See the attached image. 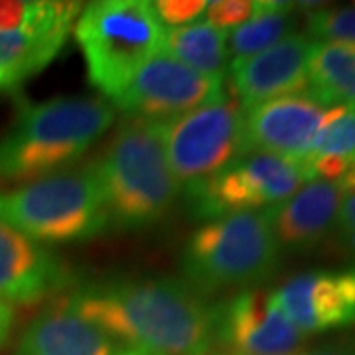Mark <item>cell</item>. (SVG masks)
Wrapping results in <instances>:
<instances>
[{
    "label": "cell",
    "instance_id": "cell-18",
    "mask_svg": "<svg viewBox=\"0 0 355 355\" xmlns=\"http://www.w3.org/2000/svg\"><path fill=\"white\" fill-rule=\"evenodd\" d=\"M162 51L198 73L225 79L229 60L227 32L209 22H193L164 30Z\"/></svg>",
    "mask_w": 355,
    "mask_h": 355
},
{
    "label": "cell",
    "instance_id": "cell-29",
    "mask_svg": "<svg viewBox=\"0 0 355 355\" xmlns=\"http://www.w3.org/2000/svg\"><path fill=\"white\" fill-rule=\"evenodd\" d=\"M24 81L18 76H14L10 71L0 69V91H10V89H18Z\"/></svg>",
    "mask_w": 355,
    "mask_h": 355
},
{
    "label": "cell",
    "instance_id": "cell-10",
    "mask_svg": "<svg viewBox=\"0 0 355 355\" xmlns=\"http://www.w3.org/2000/svg\"><path fill=\"white\" fill-rule=\"evenodd\" d=\"M214 310L216 343L231 355H302L308 336L277 304L272 291L233 292Z\"/></svg>",
    "mask_w": 355,
    "mask_h": 355
},
{
    "label": "cell",
    "instance_id": "cell-1",
    "mask_svg": "<svg viewBox=\"0 0 355 355\" xmlns=\"http://www.w3.org/2000/svg\"><path fill=\"white\" fill-rule=\"evenodd\" d=\"M65 302L114 342L160 355H207L214 310L186 280L168 277L89 282Z\"/></svg>",
    "mask_w": 355,
    "mask_h": 355
},
{
    "label": "cell",
    "instance_id": "cell-22",
    "mask_svg": "<svg viewBox=\"0 0 355 355\" xmlns=\"http://www.w3.org/2000/svg\"><path fill=\"white\" fill-rule=\"evenodd\" d=\"M306 36L318 42L355 44V4L347 8H318L306 14Z\"/></svg>",
    "mask_w": 355,
    "mask_h": 355
},
{
    "label": "cell",
    "instance_id": "cell-19",
    "mask_svg": "<svg viewBox=\"0 0 355 355\" xmlns=\"http://www.w3.org/2000/svg\"><path fill=\"white\" fill-rule=\"evenodd\" d=\"M310 93L330 105L355 107V44L314 42L308 62Z\"/></svg>",
    "mask_w": 355,
    "mask_h": 355
},
{
    "label": "cell",
    "instance_id": "cell-24",
    "mask_svg": "<svg viewBox=\"0 0 355 355\" xmlns=\"http://www.w3.org/2000/svg\"><path fill=\"white\" fill-rule=\"evenodd\" d=\"M154 14L162 28H182L198 22V18L205 14L207 2L203 0H156L150 2Z\"/></svg>",
    "mask_w": 355,
    "mask_h": 355
},
{
    "label": "cell",
    "instance_id": "cell-11",
    "mask_svg": "<svg viewBox=\"0 0 355 355\" xmlns=\"http://www.w3.org/2000/svg\"><path fill=\"white\" fill-rule=\"evenodd\" d=\"M345 109V105L324 103L310 91L254 105L245 111L247 153L277 154L306 170L320 130Z\"/></svg>",
    "mask_w": 355,
    "mask_h": 355
},
{
    "label": "cell",
    "instance_id": "cell-20",
    "mask_svg": "<svg viewBox=\"0 0 355 355\" xmlns=\"http://www.w3.org/2000/svg\"><path fill=\"white\" fill-rule=\"evenodd\" d=\"M294 12V2L257 0L253 16L227 34V50L233 62L253 58L292 36L296 30Z\"/></svg>",
    "mask_w": 355,
    "mask_h": 355
},
{
    "label": "cell",
    "instance_id": "cell-13",
    "mask_svg": "<svg viewBox=\"0 0 355 355\" xmlns=\"http://www.w3.org/2000/svg\"><path fill=\"white\" fill-rule=\"evenodd\" d=\"M314 40L292 34L253 58L231 62V95L243 109L310 89L308 62Z\"/></svg>",
    "mask_w": 355,
    "mask_h": 355
},
{
    "label": "cell",
    "instance_id": "cell-2",
    "mask_svg": "<svg viewBox=\"0 0 355 355\" xmlns=\"http://www.w3.org/2000/svg\"><path fill=\"white\" fill-rule=\"evenodd\" d=\"M116 111L99 97L24 103L0 137V182L28 184L73 168L113 127Z\"/></svg>",
    "mask_w": 355,
    "mask_h": 355
},
{
    "label": "cell",
    "instance_id": "cell-6",
    "mask_svg": "<svg viewBox=\"0 0 355 355\" xmlns=\"http://www.w3.org/2000/svg\"><path fill=\"white\" fill-rule=\"evenodd\" d=\"M73 36L89 83L113 101L140 67L162 51L164 28L146 0H97L83 4Z\"/></svg>",
    "mask_w": 355,
    "mask_h": 355
},
{
    "label": "cell",
    "instance_id": "cell-12",
    "mask_svg": "<svg viewBox=\"0 0 355 355\" xmlns=\"http://www.w3.org/2000/svg\"><path fill=\"white\" fill-rule=\"evenodd\" d=\"M272 294L284 316L306 336L355 326V265L300 272Z\"/></svg>",
    "mask_w": 355,
    "mask_h": 355
},
{
    "label": "cell",
    "instance_id": "cell-14",
    "mask_svg": "<svg viewBox=\"0 0 355 355\" xmlns=\"http://www.w3.org/2000/svg\"><path fill=\"white\" fill-rule=\"evenodd\" d=\"M64 259L20 231L0 223V298L8 304L42 302L71 284Z\"/></svg>",
    "mask_w": 355,
    "mask_h": 355
},
{
    "label": "cell",
    "instance_id": "cell-15",
    "mask_svg": "<svg viewBox=\"0 0 355 355\" xmlns=\"http://www.w3.org/2000/svg\"><path fill=\"white\" fill-rule=\"evenodd\" d=\"M81 10V2L38 0L28 24L16 30L0 28V69L22 81L46 69L64 50Z\"/></svg>",
    "mask_w": 355,
    "mask_h": 355
},
{
    "label": "cell",
    "instance_id": "cell-17",
    "mask_svg": "<svg viewBox=\"0 0 355 355\" xmlns=\"http://www.w3.org/2000/svg\"><path fill=\"white\" fill-rule=\"evenodd\" d=\"M116 349L111 336L79 316L62 298L26 326L14 355H113Z\"/></svg>",
    "mask_w": 355,
    "mask_h": 355
},
{
    "label": "cell",
    "instance_id": "cell-7",
    "mask_svg": "<svg viewBox=\"0 0 355 355\" xmlns=\"http://www.w3.org/2000/svg\"><path fill=\"white\" fill-rule=\"evenodd\" d=\"M166 158L180 191L188 198L247 153L245 109L235 97L160 123Z\"/></svg>",
    "mask_w": 355,
    "mask_h": 355
},
{
    "label": "cell",
    "instance_id": "cell-9",
    "mask_svg": "<svg viewBox=\"0 0 355 355\" xmlns=\"http://www.w3.org/2000/svg\"><path fill=\"white\" fill-rule=\"evenodd\" d=\"M223 97V79L198 73L160 51L140 67L111 105L125 116L166 123Z\"/></svg>",
    "mask_w": 355,
    "mask_h": 355
},
{
    "label": "cell",
    "instance_id": "cell-31",
    "mask_svg": "<svg viewBox=\"0 0 355 355\" xmlns=\"http://www.w3.org/2000/svg\"><path fill=\"white\" fill-rule=\"evenodd\" d=\"M113 355H160V354H154V352L142 349V347H132V345H127V347H119Z\"/></svg>",
    "mask_w": 355,
    "mask_h": 355
},
{
    "label": "cell",
    "instance_id": "cell-27",
    "mask_svg": "<svg viewBox=\"0 0 355 355\" xmlns=\"http://www.w3.org/2000/svg\"><path fill=\"white\" fill-rule=\"evenodd\" d=\"M355 227V190L345 191L342 200V207L338 214V223H336V231L338 229H354Z\"/></svg>",
    "mask_w": 355,
    "mask_h": 355
},
{
    "label": "cell",
    "instance_id": "cell-8",
    "mask_svg": "<svg viewBox=\"0 0 355 355\" xmlns=\"http://www.w3.org/2000/svg\"><path fill=\"white\" fill-rule=\"evenodd\" d=\"M310 182L304 166L277 154L249 150L209 178L188 196L191 216L198 219L261 211L286 202Z\"/></svg>",
    "mask_w": 355,
    "mask_h": 355
},
{
    "label": "cell",
    "instance_id": "cell-3",
    "mask_svg": "<svg viewBox=\"0 0 355 355\" xmlns=\"http://www.w3.org/2000/svg\"><path fill=\"white\" fill-rule=\"evenodd\" d=\"M93 166L109 229L150 227L172 211L180 196L160 123L125 116Z\"/></svg>",
    "mask_w": 355,
    "mask_h": 355
},
{
    "label": "cell",
    "instance_id": "cell-23",
    "mask_svg": "<svg viewBox=\"0 0 355 355\" xmlns=\"http://www.w3.org/2000/svg\"><path fill=\"white\" fill-rule=\"evenodd\" d=\"M257 10V0H214L207 2L205 16L207 22L227 32L245 24Z\"/></svg>",
    "mask_w": 355,
    "mask_h": 355
},
{
    "label": "cell",
    "instance_id": "cell-21",
    "mask_svg": "<svg viewBox=\"0 0 355 355\" xmlns=\"http://www.w3.org/2000/svg\"><path fill=\"white\" fill-rule=\"evenodd\" d=\"M355 153V107H347L343 113L334 116L328 125L320 130L314 148L310 153V158L306 162V168L310 162L320 160V158H336V160H345ZM308 172V170H306Z\"/></svg>",
    "mask_w": 355,
    "mask_h": 355
},
{
    "label": "cell",
    "instance_id": "cell-16",
    "mask_svg": "<svg viewBox=\"0 0 355 355\" xmlns=\"http://www.w3.org/2000/svg\"><path fill=\"white\" fill-rule=\"evenodd\" d=\"M342 200L340 182L312 180L286 202L268 207L280 249L306 253L322 245L336 231Z\"/></svg>",
    "mask_w": 355,
    "mask_h": 355
},
{
    "label": "cell",
    "instance_id": "cell-5",
    "mask_svg": "<svg viewBox=\"0 0 355 355\" xmlns=\"http://www.w3.org/2000/svg\"><path fill=\"white\" fill-rule=\"evenodd\" d=\"M0 223L40 245L89 241L109 229L93 162L0 191Z\"/></svg>",
    "mask_w": 355,
    "mask_h": 355
},
{
    "label": "cell",
    "instance_id": "cell-28",
    "mask_svg": "<svg viewBox=\"0 0 355 355\" xmlns=\"http://www.w3.org/2000/svg\"><path fill=\"white\" fill-rule=\"evenodd\" d=\"M14 326V310L6 300L0 298V347L10 338Z\"/></svg>",
    "mask_w": 355,
    "mask_h": 355
},
{
    "label": "cell",
    "instance_id": "cell-4",
    "mask_svg": "<svg viewBox=\"0 0 355 355\" xmlns=\"http://www.w3.org/2000/svg\"><path fill=\"white\" fill-rule=\"evenodd\" d=\"M280 263L268 209L221 217L193 231L180 266L186 282L202 296L233 288H257Z\"/></svg>",
    "mask_w": 355,
    "mask_h": 355
},
{
    "label": "cell",
    "instance_id": "cell-25",
    "mask_svg": "<svg viewBox=\"0 0 355 355\" xmlns=\"http://www.w3.org/2000/svg\"><path fill=\"white\" fill-rule=\"evenodd\" d=\"M36 12V2H18V0H0V28L16 30L26 26Z\"/></svg>",
    "mask_w": 355,
    "mask_h": 355
},
{
    "label": "cell",
    "instance_id": "cell-26",
    "mask_svg": "<svg viewBox=\"0 0 355 355\" xmlns=\"http://www.w3.org/2000/svg\"><path fill=\"white\" fill-rule=\"evenodd\" d=\"M302 355H355V340L322 343L314 349H306Z\"/></svg>",
    "mask_w": 355,
    "mask_h": 355
},
{
    "label": "cell",
    "instance_id": "cell-30",
    "mask_svg": "<svg viewBox=\"0 0 355 355\" xmlns=\"http://www.w3.org/2000/svg\"><path fill=\"white\" fill-rule=\"evenodd\" d=\"M342 188L343 193L345 191H354L355 190V153L354 156L349 158V166H347V172H345V176L342 178Z\"/></svg>",
    "mask_w": 355,
    "mask_h": 355
}]
</instances>
